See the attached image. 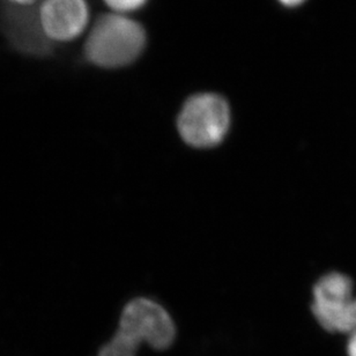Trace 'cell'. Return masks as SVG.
Here are the masks:
<instances>
[{
	"label": "cell",
	"instance_id": "7a4b0ae2",
	"mask_svg": "<svg viewBox=\"0 0 356 356\" xmlns=\"http://www.w3.org/2000/svg\"><path fill=\"white\" fill-rule=\"evenodd\" d=\"M229 124V106L221 96L199 94L185 102L178 116L177 127L186 144L209 148L223 140Z\"/></svg>",
	"mask_w": 356,
	"mask_h": 356
},
{
	"label": "cell",
	"instance_id": "5b68a950",
	"mask_svg": "<svg viewBox=\"0 0 356 356\" xmlns=\"http://www.w3.org/2000/svg\"><path fill=\"white\" fill-rule=\"evenodd\" d=\"M312 312L319 324L330 332L356 331V298L314 302Z\"/></svg>",
	"mask_w": 356,
	"mask_h": 356
},
{
	"label": "cell",
	"instance_id": "9c48e42d",
	"mask_svg": "<svg viewBox=\"0 0 356 356\" xmlns=\"http://www.w3.org/2000/svg\"><path fill=\"white\" fill-rule=\"evenodd\" d=\"M347 353H348V356H356V331H354L353 334L350 337V341H348Z\"/></svg>",
	"mask_w": 356,
	"mask_h": 356
},
{
	"label": "cell",
	"instance_id": "52a82bcc",
	"mask_svg": "<svg viewBox=\"0 0 356 356\" xmlns=\"http://www.w3.org/2000/svg\"><path fill=\"white\" fill-rule=\"evenodd\" d=\"M116 13L124 14L139 10L147 0H103Z\"/></svg>",
	"mask_w": 356,
	"mask_h": 356
},
{
	"label": "cell",
	"instance_id": "3957f363",
	"mask_svg": "<svg viewBox=\"0 0 356 356\" xmlns=\"http://www.w3.org/2000/svg\"><path fill=\"white\" fill-rule=\"evenodd\" d=\"M117 333L137 346L145 343L154 350H163L174 343L176 329L161 305L148 298H136L124 308Z\"/></svg>",
	"mask_w": 356,
	"mask_h": 356
},
{
	"label": "cell",
	"instance_id": "277c9868",
	"mask_svg": "<svg viewBox=\"0 0 356 356\" xmlns=\"http://www.w3.org/2000/svg\"><path fill=\"white\" fill-rule=\"evenodd\" d=\"M38 19L42 35L50 44L69 43L86 29L89 5L87 0H41Z\"/></svg>",
	"mask_w": 356,
	"mask_h": 356
},
{
	"label": "cell",
	"instance_id": "8992f818",
	"mask_svg": "<svg viewBox=\"0 0 356 356\" xmlns=\"http://www.w3.org/2000/svg\"><path fill=\"white\" fill-rule=\"evenodd\" d=\"M138 347L136 343L116 332L113 339L99 350L97 356H136Z\"/></svg>",
	"mask_w": 356,
	"mask_h": 356
},
{
	"label": "cell",
	"instance_id": "ba28073f",
	"mask_svg": "<svg viewBox=\"0 0 356 356\" xmlns=\"http://www.w3.org/2000/svg\"><path fill=\"white\" fill-rule=\"evenodd\" d=\"M40 1L41 0H1L0 1V6L12 7V8H17V10L38 12Z\"/></svg>",
	"mask_w": 356,
	"mask_h": 356
},
{
	"label": "cell",
	"instance_id": "30bf717a",
	"mask_svg": "<svg viewBox=\"0 0 356 356\" xmlns=\"http://www.w3.org/2000/svg\"><path fill=\"white\" fill-rule=\"evenodd\" d=\"M281 3H284V6L294 7L301 5L305 0H279Z\"/></svg>",
	"mask_w": 356,
	"mask_h": 356
},
{
	"label": "cell",
	"instance_id": "6da1fadb",
	"mask_svg": "<svg viewBox=\"0 0 356 356\" xmlns=\"http://www.w3.org/2000/svg\"><path fill=\"white\" fill-rule=\"evenodd\" d=\"M146 44L144 28L124 14H103L83 43V58L99 69H120L134 62Z\"/></svg>",
	"mask_w": 356,
	"mask_h": 356
}]
</instances>
